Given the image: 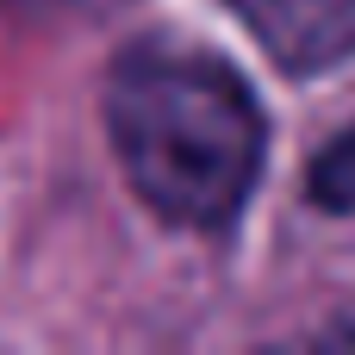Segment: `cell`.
I'll use <instances>...</instances> for the list:
<instances>
[{"label": "cell", "instance_id": "cell-1", "mask_svg": "<svg viewBox=\"0 0 355 355\" xmlns=\"http://www.w3.org/2000/svg\"><path fill=\"white\" fill-rule=\"evenodd\" d=\"M106 131L137 200L181 231L231 225L268 144L243 75L193 44L162 37H144L112 62Z\"/></svg>", "mask_w": 355, "mask_h": 355}, {"label": "cell", "instance_id": "cell-2", "mask_svg": "<svg viewBox=\"0 0 355 355\" xmlns=\"http://www.w3.org/2000/svg\"><path fill=\"white\" fill-rule=\"evenodd\" d=\"M225 6L287 75L337 69L355 50V0H225Z\"/></svg>", "mask_w": 355, "mask_h": 355}, {"label": "cell", "instance_id": "cell-3", "mask_svg": "<svg viewBox=\"0 0 355 355\" xmlns=\"http://www.w3.org/2000/svg\"><path fill=\"white\" fill-rule=\"evenodd\" d=\"M306 193H312L324 212H355V125L343 137L324 144V156H318L312 175H306Z\"/></svg>", "mask_w": 355, "mask_h": 355}, {"label": "cell", "instance_id": "cell-4", "mask_svg": "<svg viewBox=\"0 0 355 355\" xmlns=\"http://www.w3.org/2000/svg\"><path fill=\"white\" fill-rule=\"evenodd\" d=\"M12 6L44 12V19H100V12H112L119 0H12Z\"/></svg>", "mask_w": 355, "mask_h": 355}, {"label": "cell", "instance_id": "cell-5", "mask_svg": "<svg viewBox=\"0 0 355 355\" xmlns=\"http://www.w3.org/2000/svg\"><path fill=\"white\" fill-rule=\"evenodd\" d=\"M349 343H355V331H349Z\"/></svg>", "mask_w": 355, "mask_h": 355}]
</instances>
